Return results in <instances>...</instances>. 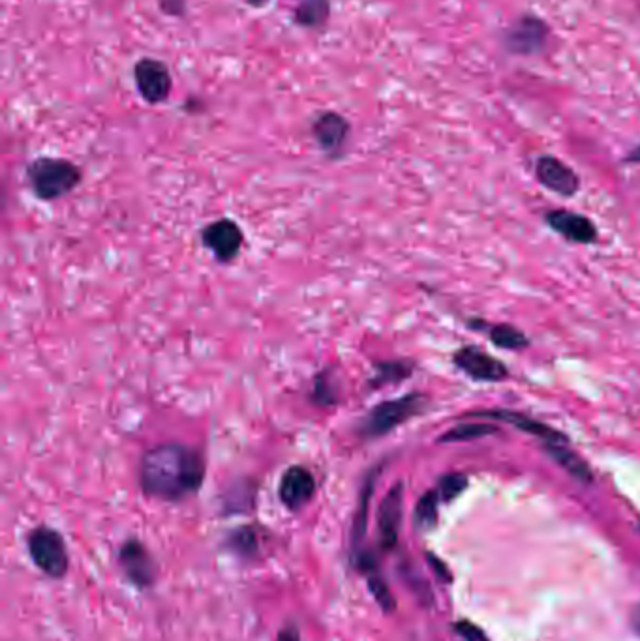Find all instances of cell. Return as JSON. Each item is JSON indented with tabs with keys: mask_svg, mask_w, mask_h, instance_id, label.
I'll list each match as a JSON object with an SVG mask.
<instances>
[{
	"mask_svg": "<svg viewBox=\"0 0 640 641\" xmlns=\"http://www.w3.org/2000/svg\"><path fill=\"white\" fill-rule=\"evenodd\" d=\"M412 370V364H406V362H382V364L376 366L378 375L372 379V385L382 386L391 385V383H401L404 379L410 378Z\"/></svg>",
	"mask_w": 640,
	"mask_h": 641,
	"instance_id": "44dd1931",
	"label": "cell"
},
{
	"mask_svg": "<svg viewBox=\"0 0 640 641\" xmlns=\"http://www.w3.org/2000/svg\"><path fill=\"white\" fill-rule=\"evenodd\" d=\"M550 27L537 15L526 13L515 19L504 32V48L513 55L531 56L547 48Z\"/></svg>",
	"mask_w": 640,
	"mask_h": 641,
	"instance_id": "5b68a950",
	"label": "cell"
},
{
	"mask_svg": "<svg viewBox=\"0 0 640 641\" xmlns=\"http://www.w3.org/2000/svg\"><path fill=\"white\" fill-rule=\"evenodd\" d=\"M456 634H461L466 641H488L485 632L477 627V624L469 623V621H461L456 623Z\"/></svg>",
	"mask_w": 640,
	"mask_h": 641,
	"instance_id": "603a6c76",
	"label": "cell"
},
{
	"mask_svg": "<svg viewBox=\"0 0 640 641\" xmlns=\"http://www.w3.org/2000/svg\"><path fill=\"white\" fill-rule=\"evenodd\" d=\"M134 81H136L137 92L147 104H164L172 96V72L158 59L143 56L142 61H137L134 66Z\"/></svg>",
	"mask_w": 640,
	"mask_h": 641,
	"instance_id": "8992f818",
	"label": "cell"
},
{
	"mask_svg": "<svg viewBox=\"0 0 640 641\" xmlns=\"http://www.w3.org/2000/svg\"><path fill=\"white\" fill-rule=\"evenodd\" d=\"M537 180L545 188L560 194V196H575L580 188V178L572 172L569 165L555 156H541L536 162Z\"/></svg>",
	"mask_w": 640,
	"mask_h": 641,
	"instance_id": "4fadbf2b",
	"label": "cell"
},
{
	"mask_svg": "<svg viewBox=\"0 0 640 641\" xmlns=\"http://www.w3.org/2000/svg\"><path fill=\"white\" fill-rule=\"evenodd\" d=\"M440 494L437 489L426 492L421 499H419L417 507H415V524L421 529H431L437 519V505H440Z\"/></svg>",
	"mask_w": 640,
	"mask_h": 641,
	"instance_id": "ffe728a7",
	"label": "cell"
},
{
	"mask_svg": "<svg viewBox=\"0 0 640 641\" xmlns=\"http://www.w3.org/2000/svg\"><path fill=\"white\" fill-rule=\"evenodd\" d=\"M81 169L70 159L42 156L27 167V180L34 196L42 201H55L69 196L81 183Z\"/></svg>",
	"mask_w": 640,
	"mask_h": 641,
	"instance_id": "7a4b0ae2",
	"label": "cell"
},
{
	"mask_svg": "<svg viewBox=\"0 0 640 641\" xmlns=\"http://www.w3.org/2000/svg\"><path fill=\"white\" fill-rule=\"evenodd\" d=\"M183 4H185V0H162V10L169 13V15H180L183 13Z\"/></svg>",
	"mask_w": 640,
	"mask_h": 641,
	"instance_id": "cb8c5ba5",
	"label": "cell"
},
{
	"mask_svg": "<svg viewBox=\"0 0 640 641\" xmlns=\"http://www.w3.org/2000/svg\"><path fill=\"white\" fill-rule=\"evenodd\" d=\"M626 162H628V164H640V145H637V147L626 156Z\"/></svg>",
	"mask_w": 640,
	"mask_h": 641,
	"instance_id": "4316f807",
	"label": "cell"
},
{
	"mask_svg": "<svg viewBox=\"0 0 640 641\" xmlns=\"http://www.w3.org/2000/svg\"><path fill=\"white\" fill-rule=\"evenodd\" d=\"M351 126L345 116L337 111H326L321 113L312 123V134L318 141L321 151H326L329 156H340L344 151L345 143L350 139Z\"/></svg>",
	"mask_w": 640,
	"mask_h": 641,
	"instance_id": "8fae6325",
	"label": "cell"
},
{
	"mask_svg": "<svg viewBox=\"0 0 640 641\" xmlns=\"http://www.w3.org/2000/svg\"><path fill=\"white\" fill-rule=\"evenodd\" d=\"M472 418H494V421H504L512 426L517 427L520 432H526V434L534 435L537 440L541 441L543 446L545 445H558V443H567V437L560 434L555 427L547 426L543 422L536 421V418H529V416L518 413V411H475V413H468Z\"/></svg>",
	"mask_w": 640,
	"mask_h": 641,
	"instance_id": "7c38bea8",
	"label": "cell"
},
{
	"mask_svg": "<svg viewBox=\"0 0 640 641\" xmlns=\"http://www.w3.org/2000/svg\"><path fill=\"white\" fill-rule=\"evenodd\" d=\"M118 562H121L124 576L137 589H147L156 580V562L137 538H130L121 546Z\"/></svg>",
	"mask_w": 640,
	"mask_h": 641,
	"instance_id": "52a82bcc",
	"label": "cell"
},
{
	"mask_svg": "<svg viewBox=\"0 0 640 641\" xmlns=\"http://www.w3.org/2000/svg\"><path fill=\"white\" fill-rule=\"evenodd\" d=\"M498 432V427L493 424H458L451 427L447 434L442 435V443H458V441L481 440Z\"/></svg>",
	"mask_w": 640,
	"mask_h": 641,
	"instance_id": "d6986e66",
	"label": "cell"
},
{
	"mask_svg": "<svg viewBox=\"0 0 640 641\" xmlns=\"http://www.w3.org/2000/svg\"><path fill=\"white\" fill-rule=\"evenodd\" d=\"M633 624H634V629H637V632H639V634H640V606H639V608H637V610H634Z\"/></svg>",
	"mask_w": 640,
	"mask_h": 641,
	"instance_id": "f1b7e54d",
	"label": "cell"
},
{
	"mask_svg": "<svg viewBox=\"0 0 640 641\" xmlns=\"http://www.w3.org/2000/svg\"><path fill=\"white\" fill-rule=\"evenodd\" d=\"M469 327L487 330L491 342L502 349L520 351V349L528 348L529 345V340L523 330L515 329L512 324H488V327H483V324L477 323V319H475L474 323H469Z\"/></svg>",
	"mask_w": 640,
	"mask_h": 641,
	"instance_id": "e0dca14e",
	"label": "cell"
},
{
	"mask_svg": "<svg viewBox=\"0 0 640 641\" xmlns=\"http://www.w3.org/2000/svg\"><path fill=\"white\" fill-rule=\"evenodd\" d=\"M31 559L43 575L61 580L69 572L70 557L61 533L48 526L34 527L27 538Z\"/></svg>",
	"mask_w": 640,
	"mask_h": 641,
	"instance_id": "277c9868",
	"label": "cell"
},
{
	"mask_svg": "<svg viewBox=\"0 0 640 641\" xmlns=\"http://www.w3.org/2000/svg\"><path fill=\"white\" fill-rule=\"evenodd\" d=\"M402 502H404V488L399 483L394 488L389 489L380 510H378V529H380V540L385 550H391L399 540V529L402 521Z\"/></svg>",
	"mask_w": 640,
	"mask_h": 641,
	"instance_id": "5bb4252c",
	"label": "cell"
},
{
	"mask_svg": "<svg viewBox=\"0 0 640 641\" xmlns=\"http://www.w3.org/2000/svg\"><path fill=\"white\" fill-rule=\"evenodd\" d=\"M205 462L202 454L179 443L158 445L145 453L140 483L148 497L177 503L202 488Z\"/></svg>",
	"mask_w": 640,
	"mask_h": 641,
	"instance_id": "6da1fadb",
	"label": "cell"
},
{
	"mask_svg": "<svg viewBox=\"0 0 640 641\" xmlns=\"http://www.w3.org/2000/svg\"><path fill=\"white\" fill-rule=\"evenodd\" d=\"M547 224L558 235L566 237L571 242L591 245L598 240V227L588 220L582 214L569 213V210H553L547 214Z\"/></svg>",
	"mask_w": 640,
	"mask_h": 641,
	"instance_id": "9a60e30c",
	"label": "cell"
},
{
	"mask_svg": "<svg viewBox=\"0 0 640 641\" xmlns=\"http://www.w3.org/2000/svg\"><path fill=\"white\" fill-rule=\"evenodd\" d=\"M331 13L329 0H297L296 21L307 29H321L326 27L327 19Z\"/></svg>",
	"mask_w": 640,
	"mask_h": 641,
	"instance_id": "ac0fdd59",
	"label": "cell"
},
{
	"mask_svg": "<svg viewBox=\"0 0 640 641\" xmlns=\"http://www.w3.org/2000/svg\"><path fill=\"white\" fill-rule=\"evenodd\" d=\"M202 239H204L207 250L213 251L216 259L226 263V261H231L239 256L240 246H242V231L234 220L223 218V220L213 221L205 227Z\"/></svg>",
	"mask_w": 640,
	"mask_h": 641,
	"instance_id": "30bf717a",
	"label": "cell"
},
{
	"mask_svg": "<svg viewBox=\"0 0 640 641\" xmlns=\"http://www.w3.org/2000/svg\"><path fill=\"white\" fill-rule=\"evenodd\" d=\"M548 456L555 459L556 464L560 465L561 469H566L572 478H577L580 483L591 484L593 475H591L590 465L586 464L585 459L580 458L579 454L572 453L567 443H558V445H545Z\"/></svg>",
	"mask_w": 640,
	"mask_h": 641,
	"instance_id": "2e32d148",
	"label": "cell"
},
{
	"mask_svg": "<svg viewBox=\"0 0 640 641\" xmlns=\"http://www.w3.org/2000/svg\"><path fill=\"white\" fill-rule=\"evenodd\" d=\"M326 385V381H323V379H318V381H316V389H321V386ZM331 394H333V392H326V397H327V405H329V403H333L331 402ZM314 396H316V402H320V397L321 396V391H316L314 392Z\"/></svg>",
	"mask_w": 640,
	"mask_h": 641,
	"instance_id": "484cf974",
	"label": "cell"
},
{
	"mask_svg": "<svg viewBox=\"0 0 640 641\" xmlns=\"http://www.w3.org/2000/svg\"><path fill=\"white\" fill-rule=\"evenodd\" d=\"M277 641H301L296 629H286L278 634Z\"/></svg>",
	"mask_w": 640,
	"mask_h": 641,
	"instance_id": "d4e9b609",
	"label": "cell"
},
{
	"mask_svg": "<svg viewBox=\"0 0 640 641\" xmlns=\"http://www.w3.org/2000/svg\"><path fill=\"white\" fill-rule=\"evenodd\" d=\"M455 366L461 370V372L466 373L468 378L475 379V381H488V383H499L507 378V368L505 364L494 359L493 354L485 353L481 351L479 348H462L456 351Z\"/></svg>",
	"mask_w": 640,
	"mask_h": 641,
	"instance_id": "ba28073f",
	"label": "cell"
},
{
	"mask_svg": "<svg viewBox=\"0 0 640 641\" xmlns=\"http://www.w3.org/2000/svg\"><path fill=\"white\" fill-rule=\"evenodd\" d=\"M314 494V475L302 465H293L280 478L278 495H280L283 507L290 508V510H301L304 505L312 502Z\"/></svg>",
	"mask_w": 640,
	"mask_h": 641,
	"instance_id": "9c48e42d",
	"label": "cell"
},
{
	"mask_svg": "<svg viewBox=\"0 0 640 641\" xmlns=\"http://www.w3.org/2000/svg\"><path fill=\"white\" fill-rule=\"evenodd\" d=\"M425 407L426 397L417 392L380 403L374 410H370L369 415L364 416V421L361 422V434L367 440L383 437L413 416L423 413Z\"/></svg>",
	"mask_w": 640,
	"mask_h": 641,
	"instance_id": "3957f363",
	"label": "cell"
},
{
	"mask_svg": "<svg viewBox=\"0 0 640 641\" xmlns=\"http://www.w3.org/2000/svg\"><path fill=\"white\" fill-rule=\"evenodd\" d=\"M269 2H271V0H247V4H250L252 8H265Z\"/></svg>",
	"mask_w": 640,
	"mask_h": 641,
	"instance_id": "83f0119b",
	"label": "cell"
},
{
	"mask_svg": "<svg viewBox=\"0 0 640 641\" xmlns=\"http://www.w3.org/2000/svg\"><path fill=\"white\" fill-rule=\"evenodd\" d=\"M468 486V477L462 475V473H451V475H445L442 480H440V486H437V494H440V499L445 503L453 502L455 497L466 489Z\"/></svg>",
	"mask_w": 640,
	"mask_h": 641,
	"instance_id": "7402d4cb",
	"label": "cell"
}]
</instances>
